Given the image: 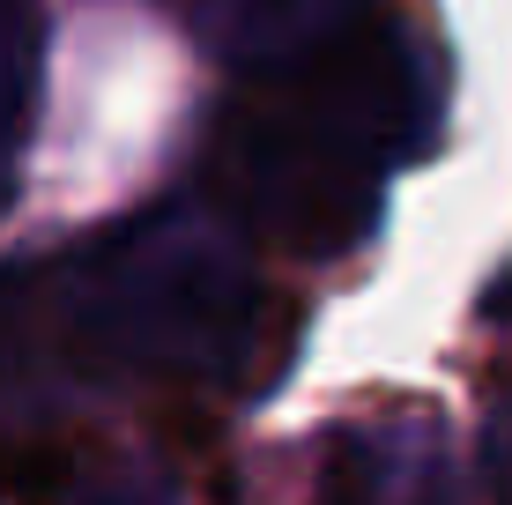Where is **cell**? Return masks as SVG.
<instances>
[{
    "mask_svg": "<svg viewBox=\"0 0 512 505\" xmlns=\"http://www.w3.org/2000/svg\"><path fill=\"white\" fill-rule=\"evenodd\" d=\"M75 461L60 446H30V439H8L0 431V498H45V491H67Z\"/></svg>",
    "mask_w": 512,
    "mask_h": 505,
    "instance_id": "6da1fadb",
    "label": "cell"
}]
</instances>
